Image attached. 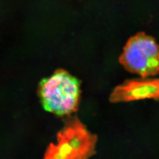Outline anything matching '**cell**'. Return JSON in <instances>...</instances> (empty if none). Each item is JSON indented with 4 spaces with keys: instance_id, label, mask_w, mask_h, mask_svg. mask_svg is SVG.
<instances>
[{
    "instance_id": "7a4b0ae2",
    "label": "cell",
    "mask_w": 159,
    "mask_h": 159,
    "mask_svg": "<svg viewBox=\"0 0 159 159\" xmlns=\"http://www.w3.org/2000/svg\"><path fill=\"white\" fill-rule=\"evenodd\" d=\"M98 138L75 117L57 134V142L45 152V159H84L94 155Z\"/></svg>"
},
{
    "instance_id": "6da1fadb",
    "label": "cell",
    "mask_w": 159,
    "mask_h": 159,
    "mask_svg": "<svg viewBox=\"0 0 159 159\" xmlns=\"http://www.w3.org/2000/svg\"><path fill=\"white\" fill-rule=\"evenodd\" d=\"M39 94L45 110L58 116L71 114L78 108L80 82L66 71L59 70L42 80Z\"/></svg>"
},
{
    "instance_id": "3957f363",
    "label": "cell",
    "mask_w": 159,
    "mask_h": 159,
    "mask_svg": "<svg viewBox=\"0 0 159 159\" xmlns=\"http://www.w3.org/2000/svg\"><path fill=\"white\" fill-rule=\"evenodd\" d=\"M120 62L125 69L141 78L159 73V47L152 38L138 36L128 42Z\"/></svg>"
},
{
    "instance_id": "277c9868",
    "label": "cell",
    "mask_w": 159,
    "mask_h": 159,
    "mask_svg": "<svg viewBox=\"0 0 159 159\" xmlns=\"http://www.w3.org/2000/svg\"><path fill=\"white\" fill-rule=\"evenodd\" d=\"M112 102H129L142 99H159V79L128 80L116 87L109 97Z\"/></svg>"
}]
</instances>
